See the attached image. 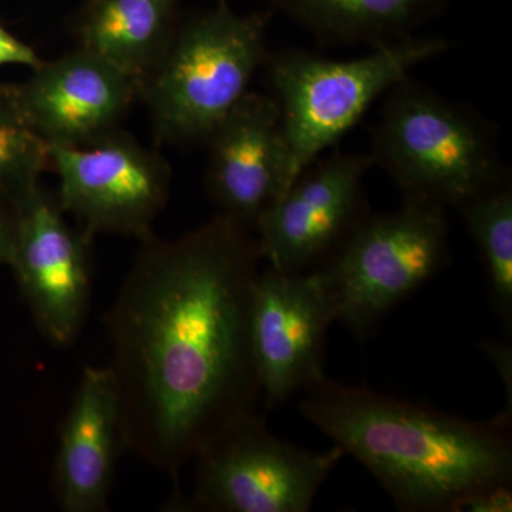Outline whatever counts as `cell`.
I'll use <instances>...</instances> for the list:
<instances>
[{"label": "cell", "mask_w": 512, "mask_h": 512, "mask_svg": "<svg viewBox=\"0 0 512 512\" xmlns=\"http://www.w3.org/2000/svg\"><path fill=\"white\" fill-rule=\"evenodd\" d=\"M258 241L224 215L143 242L106 316L124 451L177 476L208 441L258 414L251 338Z\"/></svg>", "instance_id": "obj_1"}, {"label": "cell", "mask_w": 512, "mask_h": 512, "mask_svg": "<svg viewBox=\"0 0 512 512\" xmlns=\"http://www.w3.org/2000/svg\"><path fill=\"white\" fill-rule=\"evenodd\" d=\"M301 412L355 457L406 512H458L474 495L511 485L510 420L477 423L323 375Z\"/></svg>", "instance_id": "obj_2"}, {"label": "cell", "mask_w": 512, "mask_h": 512, "mask_svg": "<svg viewBox=\"0 0 512 512\" xmlns=\"http://www.w3.org/2000/svg\"><path fill=\"white\" fill-rule=\"evenodd\" d=\"M386 93L370 156L404 200L457 208L507 178L495 128L476 111L409 76Z\"/></svg>", "instance_id": "obj_3"}, {"label": "cell", "mask_w": 512, "mask_h": 512, "mask_svg": "<svg viewBox=\"0 0 512 512\" xmlns=\"http://www.w3.org/2000/svg\"><path fill=\"white\" fill-rule=\"evenodd\" d=\"M264 13L239 15L220 0L175 30L170 45L140 83L158 140L207 141L234 109L266 60Z\"/></svg>", "instance_id": "obj_4"}, {"label": "cell", "mask_w": 512, "mask_h": 512, "mask_svg": "<svg viewBox=\"0 0 512 512\" xmlns=\"http://www.w3.org/2000/svg\"><path fill=\"white\" fill-rule=\"evenodd\" d=\"M441 37H404L359 59H325L285 50L266 57L269 84L289 153V187L390 87L419 64L446 52ZM288 187V188H289Z\"/></svg>", "instance_id": "obj_5"}, {"label": "cell", "mask_w": 512, "mask_h": 512, "mask_svg": "<svg viewBox=\"0 0 512 512\" xmlns=\"http://www.w3.org/2000/svg\"><path fill=\"white\" fill-rule=\"evenodd\" d=\"M447 229L446 208L423 201L363 218L315 271L335 320L357 335L369 332L447 264Z\"/></svg>", "instance_id": "obj_6"}, {"label": "cell", "mask_w": 512, "mask_h": 512, "mask_svg": "<svg viewBox=\"0 0 512 512\" xmlns=\"http://www.w3.org/2000/svg\"><path fill=\"white\" fill-rule=\"evenodd\" d=\"M343 456L339 447L313 453L278 439L252 414L198 451L192 504L212 512H306Z\"/></svg>", "instance_id": "obj_7"}, {"label": "cell", "mask_w": 512, "mask_h": 512, "mask_svg": "<svg viewBox=\"0 0 512 512\" xmlns=\"http://www.w3.org/2000/svg\"><path fill=\"white\" fill-rule=\"evenodd\" d=\"M63 211L84 234H116L147 241L170 195V165L124 131L84 146H50Z\"/></svg>", "instance_id": "obj_8"}, {"label": "cell", "mask_w": 512, "mask_h": 512, "mask_svg": "<svg viewBox=\"0 0 512 512\" xmlns=\"http://www.w3.org/2000/svg\"><path fill=\"white\" fill-rule=\"evenodd\" d=\"M8 266L37 329L56 346L77 338L92 295L90 239L74 231L59 200L36 184L19 200Z\"/></svg>", "instance_id": "obj_9"}, {"label": "cell", "mask_w": 512, "mask_h": 512, "mask_svg": "<svg viewBox=\"0 0 512 512\" xmlns=\"http://www.w3.org/2000/svg\"><path fill=\"white\" fill-rule=\"evenodd\" d=\"M370 154H333L309 165L256 222L262 259L299 274L343 244L363 220Z\"/></svg>", "instance_id": "obj_10"}, {"label": "cell", "mask_w": 512, "mask_h": 512, "mask_svg": "<svg viewBox=\"0 0 512 512\" xmlns=\"http://www.w3.org/2000/svg\"><path fill=\"white\" fill-rule=\"evenodd\" d=\"M335 322L315 271L289 274L266 266L252 301L251 338L266 410L323 375L325 343Z\"/></svg>", "instance_id": "obj_11"}, {"label": "cell", "mask_w": 512, "mask_h": 512, "mask_svg": "<svg viewBox=\"0 0 512 512\" xmlns=\"http://www.w3.org/2000/svg\"><path fill=\"white\" fill-rule=\"evenodd\" d=\"M32 70L9 90L49 147L84 146L107 136L140 94L137 79L83 47Z\"/></svg>", "instance_id": "obj_12"}, {"label": "cell", "mask_w": 512, "mask_h": 512, "mask_svg": "<svg viewBox=\"0 0 512 512\" xmlns=\"http://www.w3.org/2000/svg\"><path fill=\"white\" fill-rule=\"evenodd\" d=\"M207 190L218 214L247 229L289 187L288 144L274 97L248 92L207 138Z\"/></svg>", "instance_id": "obj_13"}, {"label": "cell", "mask_w": 512, "mask_h": 512, "mask_svg": "<svg viewBox=\"0 0 512 512\" xmlns=\"http://www.w3.org/2000/svg\"><path fill=\"white\" fill-rule=\"evenodd\" d=\"M123 446L120 397L110 367L86 366L60 431L55 490L67 512L109 507Z\"/></svg>", "instance_id": "obj_14"}, {"label": "cell", "mask_w": 512, "mask_h": 512, "mask_svg": "<svg viewBox=\"0 0 512 512\" xmlns=\"http://www.w3.org/2000/svg\"><path fill=\"white\" fill-rule=\"evenodd\" d=\"M175 5L177 0H90L74 33L79 47L141 83L173 39Z\"/></svg>", "instance_id": "obj_15"}, {"label": "cell", "mask_w": 512, "mask_h": 512, "mask_svg": "<svg viewBox=\"0 0 512 512\" xmlns=\"http://www.w3.org/2000/svg\"><path fill=\"white\" fill-rule=\"evenodd\" d=\"M322 43L387 45L412 36L444 0H272Z\"/></svg>", "instance_id": "obj_16"}, {"label": "cell", "mask_w": 512, "mask_h": 512, "mask_svg": "<svg viewBox=\"0 0 512 512\" xmlns=\"http://www.w3.org/2000/svg\"><path fill=\"white\" fill-rule=\"evenodd\" d=\"M457 210L476 242L495 313L512 325V187L508 178L478 192Z\"/></svg>", "instance_id": "obj_17"}, {"label": "cell", "mask_w": 512, "mask_h": 512, "mask_svg": "<svg viewBox=\"0 0 512 512\" xmlns=\"http://www.w3.org/2000/svg\"><path fill=\"white\" fill-rule=\"evenodd\" d=\"M49 168V144L25 119L9 86L0 87V195L13 204Z\"/></svg>", "instance_id": "obj_18"}, {"label": "cell", "mask_w": 512, "mask_h": 512, "mask_svg": "<svg viewBox=\"0 0 512 512\" xmlns=\"http://www.w3.org/2000/svg\"><path fill=\"white\" fill-rule=\"evenodd\" d=\"M42 62L32 46L26 45L0 25V67L25 66L36 69Z\"/></svg>", "instance_id": "obj_19"}, {"label": "cell", "mask_w": 512, "mask_h": 512, "mask_svg": "<svg viewBox=\"0 0 512 512\" xmlns=\"http://www.w3.org/2000/svg\"><path fill=\"white\" fill-rule=\"evenodd\" d=\"M512 510L511 485L491 488L474 495L464 503L461 511L471 512H510Z\"/></svg>", "instance_id": "obj_20"}, {"label": "cell", "mask_w": 512, "mask_h": 512, "mask_svg": "<svg viewBox=\"0 0 512 512\" xmlns=\"http://www.w3.org/2000/svg\"><path fill=\"white\" fill-rule=\"evenodd\" d=\"M15 228V205L0 195V265L9 264L15 241Z\"/></svg>", "instance_id": "obj_21"}, {"label": "cell", "mask_w": 512, "mask_h": 512, "mask_svg": "<svg viewBox=\"0 0 512 512\" xmlns=\"http://www.w3.org/2000/svg\"><path fill=\"white\" fill-rule=\"evenodd\" d=\"M485 350L488 352V356L493 359L495 367L500 370L501 377H503L504 383H508V387L511 389V349L510 346L498 345L493 343L491 346H485Z\"/></svg>", "instance_id": "obj_22"}]
</instances>
